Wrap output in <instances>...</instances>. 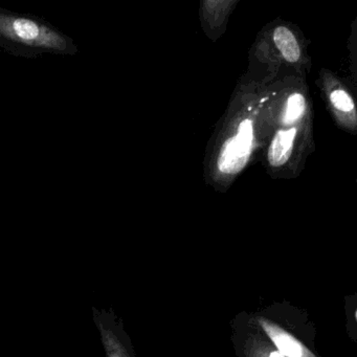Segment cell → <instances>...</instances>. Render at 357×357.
I'll list each match as a JSON object with an SVG mask.
<instances>
[{
  "instance_id": "cell-11",
  "label": "cell",
  "mask_w": 357,
  "mask_h": 357,
  "mask_svg": "<svg viewBox=\"0 0 357 357\" xmlns=\"http://www.w3.org/2000/svg\"><path fill=\"white\" fill-rule=\"evenodd\" d=\"M346 331L348 337L357 344V292L344 298Z\"/></svg>"
},
{
  "instance_id": "cell-1",
  "label": "cell",
  "mask_w": 357,
  "mask_h": 357,
  "mask_svg": "<svg viewBox=\"0 0 357 357\" xmlns=\"http://www.w3.org/2000/svg\"><path fill=\"white\" fill-rule=\"evenodd\" d=\"M271 84L248 73L238 85L213 158L217 185L229 187L248 167L262 160L271 139Z\"/></svg>"
},
{
  "instance_id": "cell-5",
  "label": "cell",
  "mask_w": 357,
  "mask_h": 357,
  "mask_svg": "<svg viewBox=\"0 0 357 357\" xmlns=\"http://www.w3.org/2000/svg\"><path fill=\"white\" fill-rule=\"evenodd\" d=\"M315 84L336 126L357 135V91L350 79L321 68Z\"/></svg>"
},
{
  "instance_id": "cell-6",
  "label": "cell",
  "mask_w": 357,
  "mask_h": 357,
  "mask_svg": "<svg viewBox=\"0 0 357 357\" xmlns=\"http://www.w3.org/2000/svg\"><path fill=\"white\" fill-rule=\"evenodd\" d=\"M0 35L8 40L28 47L59 52L68 49V43L61 35L28 18L1 15Z\"/></svg>"
},
{
  "instance_id": "cell-8",
  "label": "cell",
  "mask_w": 357,
  "mask_h": 357,
  "mask_svg": "<svg viewBox=\"0 0 357 357\" xmlns=\"http://www.w3.org/2000/svg\"><path fill=\"white\" fill-rule=\"evenodd\" d=\"M93 321L106 357H137L124 324L114 311L93 308Z\"/></svg>"
},
{
  "instance_id": "cell-3",
  "label": "cell",
  "mask_w": 357,
  "mask_h": 357,
  "mask_svg": "<svg viewBox=\"0 0 357 357\" xmlns=\"http://www.w3.org/2000/svg\"><path fill=\"white\" fill-rule=\"evenodd\" d=\"M308 45L298 26L277 18L263 26L257 36L248 73L268 83L286 76L307 78L312 68Z\"/></svg>"
},
{
  "instance_id": "cell-7",
  "label": "cell",
  "mask_w": 357,
  "mask_h": 357,
  "mask_svg": "<svg viewBox=\"0 0 357 357\" xmlns=\"http://www.w3.org/2000/svg\"><path fill=\"white\" fill-rule=\"evenodd\" d=\"M231 342L238 357H286L254 323L250 312L231 321Z\"/></svg>"
},
{
  "instance_id": "cell-9",
  "label": "cell",
  "mask_w": 357,
  "mask_h": 357,
  "mask_svg": "<svg viewBox=\"0 0 357 357\" xmlns=\"http://www.w3.org/2000/svg\"><path fill=\"white\" fill-rule=\"evenodd\" d=\"M238 1H204L202 3V18L212 32H218L225 26L229 14L233 11Z\"/></svg>"
},
{
  "instance_id": "cell-2",
  "label": "cell",
  "mask_w": 357,
  "mask_h": 357,
  "mask_svg": "<svg viewBox=\"0 0 357 357\" xmlns=\"http://www.w3.org/2000/svg\"><path fill=\"white\" fill-rule=\"evenodd\" d=\"M271 139L262 166L273 179L300 176L315 151L314 112L306 78L286 76L269 85Z\"/></svg>"
},
{
  "instance_id": "cell-12",
  "label": "cell",
  "mask_w": 357,
  "mask_h": 357,
  "mask_svg": "<svg viewBox=\"0 0 357 357\" xmlns=\"http://www.w3.org/2000/svg\"><path fill=\"white\" fill-rule=\"evenodd\" d=\"M357 292V291H356Z\"/></svg>"
},
{
  "instance_id": "cell-4",
  "label": "cell",
  "mask_w": 357,
  "mask_h": 357,
  "mask_svg": "<svg viewBox=\"0 0 357 357\" xmlns=\"http://www.w3.org/2000/svg\"><path fill=\"white\" fill-rule=\"evenodd\" d=\"M254 323L286 357H321L317 329L308 313L287 302L273 303L250 312Z\"/></svg>"
},
{
  "instance_id": "cell-10",
  "label": "cell",
  "mask_w": 357,
  "mask_h": 357,
  "mask_svg": "<svg viewBox=\"0 0 357 357\" xmlns=\"http://www.w3.org/2000/svg\"><path fill=\"white\" fill-rule=\"evenodd\" d=\"M348 51V72L352 84L357 91V16L351 24L350 35L347 41Z\"/></svg>"
}]
</instances>
